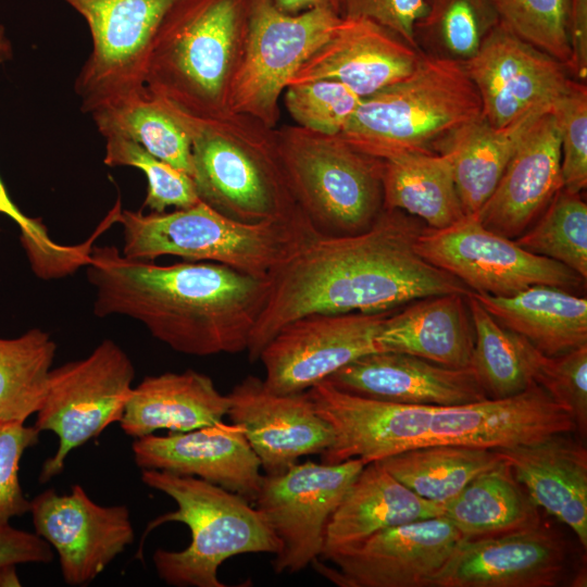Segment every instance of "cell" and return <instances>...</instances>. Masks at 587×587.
I'll list each match as a JSON object with an SVG mask.
<instances>
[{
    "mask_svg": "<svg viewBox=\"0 0 587 587\" xmlns=\"http://www.w3.org/2000/svg\"><path fill=\"white\" fill-rule=\"evenodd\" d=\"M425 226L401 210L380 211L370 228L317 235L268 275L266 303L251 332V362L288 323L310 314L385 313L420 298L473 292L425 261L415 242Z\"/></svg>",
    "mask_w": 587,
    "mask_h": 587,
    "instance_id": "1",
    "label": "cell"
},
{
    "mask_svg": "<svg viewBox=\"0 0 587 587\" xmlns=\"http://www.w3.org/2000/svg\"><path fill=\"white\" fill-rule=\"evenodd\" d=\"M86 267L93 313L124 315L173 350L196 357L246 351L268 296L267 277L216 262L159 265L93 246Z\"/></svg>",
    "mask_w": 587,
    "mask_h": 587,
    "instance_id": "2",
    "label": "cell"
},
{
    "mask_svg": "<svg viewBox=\"0 0 587 587\" xmlns=\"http://www.w3.org/2000/svg\"><path fill=\"white\" fill-rule=\"evenodd\" d=\"M251 0H175L152 39L146 92L198 118L227 114L242 61Z\"/></svg>",
    "mask_w": 587,
    "mask_h": 587,
    "instance_id": "3",
    "label": "cell"
},
{
    "mask_svg": "<svg viewBox=\"0 0 587 587\" xmlns=\"http://www.w3.org/2000/svg\"><path fill=\"white\" fill-rule=\"evenodd\" d=\"M165 105L190 137L200 201L245 223L303 214L279 161L275 128L241 113L198 118Z\"/></svg>",
    "mask_w": 587,
    "mask_h": 587,
    "instance_id": "4",
    "label": "cell"
},
{
    "mask_svg": "<svg viewBox=\"0 0 587 587\" xmlns=\"http://www.w3.org/2000/svg\"><path fill=\"white\" fill-rule=\"evenodd\" d=\"M483 117L462 62L421 54L407 77L362 98L338 137L379 160L440 151L462 126Z\"/></svg>",
    "mask_w": 587,
    "mask_h": 587,
    "instance_id": "5",
    "label": "cell"
},
{
    "mask_svg": "<svg viewBox=\"0 0 587 587\" xmlns=\"http://www.w3.org/2000/svg\"><path fill=\"white\" fill-rule=\"evenodd\" d=\"M122 254L153 261L175 255L185 261L227 265L255 277L267 275L303 245L320 235L305 214L290 220L245 223L202 201L172 212L130 211L122 208Z\"/></svg>",
    "mask_w": 587,
    "mask_h": 587,
    "instance_id": "6",
    "label": "cell"
},
{
    "mask_svg": "<svg viewBox=\"0 0 587 587\" xmlns=\"http://www.w3.org/2000/svg\"><path fill=\"white\" fill-rule=\"evenodd\" d=\"M145 485L171 497L177 504L172 512L151 521L142 537L170 522L188 526L191 541L180 551L158 549L153 563L158 576L175 587H225L220 565L243 553H272L280 545L264 515L243 497L195 476L159 470H141Z\"/></svg>",
    "mask_w": 587,
    "mask_h": 587,
    "instance_id": "7",
    "label": "cell"
},
{
    "mask_svg": "<svg viewBox=\"0 0 587 587\" xmlns=\"http://www.w3.org/2000/svg\"><path fill=\"white\" fill-rule=\"evenodd\" d=\"M275 132L290 191L315 230L344 236L370 228L383 210L382 160L337 135L298 125Z\"/></svg>",
    "mask_w": 587,
    "mask_h": 587,
    "instance_id": "8",
    "label": "cell"
},
{
    "mask_svg": "<svg viewBox=\"0 0 587 587\" xmlns=\"http://www.w3.org/2000/svg\"><path fill=\"white\" fill-rule=\"evenodd\" d=\"M134 377L132 360L112 339L102 340L86 358L51 370L34 426L54 433L59 446L43 462L40 483L63 472L72 450L121 420Z\"/></svg>",
    "mask_w": 587,
    "mask_h": 587,
    "instance_id": "9",
    "label": "cell"
},
{
    "mask_svg": "<svg viewBox=\"0 0 587 587\" xmlns=\"http://www.w3.org/2000/svg\"><path fill=\"white\" fill-rule=\"evenodd\" d=\"M340 17L326 8L289 14L275 0H251L248 36L229 93V111L276 128L279 100L290 79L330 37Z\"/></svg>",
    "mask_w": 587,
    "mask_h": 587,
    "instance_id": "10",
    "label": "cell"
},
{
    "mask_svg": "<svg viewBox=\"0 0 587 587\" xmlns=\"http://www.w3.org/2000/svg\"><path fill=\"white\" fill-rule=\"evenodd\" d=\"M86 21L91 52L76 79L80 109L92 113L146 92L154 34L175 0H61Z\"/></svg>",
    "mask_w": 587,
    "mask_h": 587,
    "instance_id": "11",
    "label": "cell"
},
{
    "mask_svg": "<svg viewBox=\"0 0 587 587\" xmlns=\"http://www.w3.org/2000/svg\"><path fill=\"white\" fill-rule=\"evenodd\" d=\"M415 249L425 261L453 275L473 292L496 297L512 296L535 285L572 290L584 279L564 264L487 229L475 214L440 229L425 226Z\"/></svg>",
    "mask_w": 587,
    "mask_h": 587,
    "instance_id": "12",
    "label": "cell"
},
{
    "mask_svg": "<svg viewBox=\"0 0 587 587\" xmlns=\"http://www.w3.org/2000/svg\"><path fill=\"white\" fill-rule=\"evenodd\" d=\"M364 465L360 459L334 464L307 461L262 476L253 504L280 545L271 562L276 574L298 573L320 559L326 525Z\"/></svg>",
    "mask_w": 587,
    "mask_h": 587,
    "instance_id": "13",
    "label": "cell"
},
{
    "mask_svg": "<svg viewBox=\"0 0 587 587\" xmlns=\"http://www.w3.org/2000/svg\"><path fill=\"white\" fill-rule=\"evenodd\" d=\"M462 536L445 516L385 528L360 544L315 560L319 574L340 587H429Z\"/></svg>",
    "mask_w": 587,
    "mask_h": 587,
    "instance_id": "14",
    "label": "cell"
},
{
    "mask_svg": "<svg viewBox=\"0 0 587 587\" xmlns=\"http://www.w3.org/2000/svg\"><path fill=\"white\" fill-rule=\"evenodd\" d=\"M389 313H317L288 323L260 353L264 385L276 394L303 392L355 359L379 351L375 337Z\"/></svg>",
    "mask_w": 587,
    "mask_h": 587,
    "instance_id": "15",
    "label": "cell"
},
{
    "mask_svg": "<svg viewBox=\"0 0 587 587\" xmlns=\"http://www.w3.org/2000/svg\"><path fill=\"white\" fill-rule=\"evenodd\" d=\"M29 512L35 533L55 549L70 586L91 583L135 539L126 505H100L77 484L70 494L46 489L30 500Z\"/></svg>",
    "mask_w": 587,
    "mask_h": 587,
    "instance_id": "16",
    "label": "cell"
},
{
    "mask_svg": "<svg viewBox=\"0 0 587 587\" xmlns=\"http://www.w3.org/2000/svg\"><path fill=\"white\" fill-rule=\"evenodd\" d=\"M463 65L478 91L483 117L495 127L507 126L538 109L551 111L572 83L563 63L500 23Z\"/></svg>",
    "mask_w": 587,
    "mask_h": 587,
    "instance_id": "17",
    "label": "cell"
},
{
    "mask_svg": "<svg viewBox=\"0 0 587 587\" xmlns=\"http://www.w3.org/2000/svg\"><path fill=\"white\" fill-rule=\"evenodd\" d=\"M564 540L540 524L462 539L429 587H555L565 578Z\"/></svg>",
    "mask_w": 587,
    "mask_h": 587,
    "instance_id": "18",
    "label": "cell"
},
{
    "mask_svg": "<svg viewBox=\"0 0 587 587\" xmlns=\"http://www.w3.org/2000/svg\"><path fill=\"white\" fill-rule=\"evenodd\" d=\"M227 415L240 425L266 475H278L301 457L322 454L334 441L330 425L307 391L276 394L248 375L227 395Z\"/></svg>",
    "mask_w": 587,
    "mask_h": 587,
    "instance_id": "19",
    "label": "cell"
},
{
    "mask_svg": "<svg viewBox=\"0 0 587 587\" xmlns=\"http://www.w3.org/2000/svg\"><path fill=\"white\" fill-rule=\"evenodd\" d=\"M133 455L141 470L195 476L254 501L262 480L259 458L245 429L223 421L167 436L135 438Z\"/></svg>",
    "mask_w": 587,
    "mask_h": 587,
    "instance_id": "20",
    "label": "cell"
},
{
    "mask_svg": "<svg viewBox=\"0 0 587 587\" xmlns=\"http://www.w3.org/2000/svg\"><path fill=\"white\" fill-rule=\"evenodd\" d=\"M421 54L369 18L341 16L330 37L300 66L288 85L333 79L365 98L410 75Z\"/></svg>",
    "mask_w": 587,
    "mask_h": 587,
    "instance_id": "21",
    "label": "cell"
},
{
    "mask_svg": "<svg viewBox=\"0 0 587 587\" xmlns=\"http://www.w3.org/2000/svg\"><path fill=\"white\" fill-rule=\"evenodd\" d=\"M339 390L405 404L455 405L488 398L474 371L392 351L362 355L327 379Z\"/></svg>",
    "mask_w": 587,
    "mask_h": 587,
    "instance_id": "22",
    "label": "cell"
},
{
    "mask_svg": "<svg viewBox=\"0 0 587 587\" xmlns=\"http://www.w3.org/2000/svg\"><path fill=\"white\" fill-rule=\"evenodd\" d=\"M562 187L559 127L547 112L525 133L475 215L487 229L513 239L529 228Z\"/></svg>",
    "mask_w": 587,
    "mask_h": 587,
    "instance_id": "23",
    "label": "cell"
},
{
    "mask_svg": "<svg viewBox=\"0 0 587 587\" xmlns=\"http://www.w3.org/2000/svg\"><path fill=\"white\" fill-rule=\"evenodd\" d=\"M571 433L496 449L534 503L567 525L587 548V451Z\"/></svg>",
    "mask_w": 587,
    "mask_h": 587,
    "instance_id": "24",
    "label": "cell"
},
{
    "mask_svg": "<svg viewBox=\"0 0 587 587\" xmlns=\"http://www.w3.org/2000/svg\"><path fill=\"white\" fill-rule=\"evenodd\" d=\"M442 504L421 498L378 462L363 466L333 512L320 558L349 549L385 528L441 516Z\"/></svg>",
    "mask_w": 587,
    "mask_h": 587,
    "instance_id": "25",
    "label": "cell"
},
{
    "mask_svg": "<svg viewBox=\"0 0 587 587\" xmlns=\"http://www.w3.org/2000/svg\"><path fill=\"white\" fill-rule=\"evenodd\" d=\"M228 408V396L210 376L193 370L167 372L132 388L118 423L134 438L159 429L183 433L223 421Z\"/></svg>",
    "mask_w": 587,
    "mask_h": 587,
    "instance_id": "26",
    "label": "cell"
},
{
    "mask_svg": "<svg viewBox=\"0 0 587 587\" xmlns=\"http://www.w3.org/2000/svg\"><path fill=\"white\" fill-rule=\"evenodd\" d=\"M375 342L379 351L407 353L452 369L469 367L474 328L467 296L446 294L412 301L383 320Z\"/></svg>",
    "mask_w": 587,
    "mask_h": 587,
    "instance_id": "27",
    "label": "cell"
},
{
    "mask_svg": "<svg viewBox=\"0 0 587 587\" xmlns=\"http://www.w3.org/2000/svg\"><path fill=\"white\" fill-rule=\"evenodd\" d=\"M472 295L497 322L548 357L587 345V300L566 289L535 285L507 297Z\"/></svg>",
    "mask_w": 587,
    "mask_h": 587,
    "instance_id": "28",
    "label": "cell"
},
{
    "mask_svg": "<svg viewBox=\"0 0 587 587\" xmlns=\"http://www.w3.org/2000/svg\"><path fill=\"white\" fill-rule=\"evenodd\" d=\"M550 112L538 109L503 126L484 117L471 122L446 141L439 152L450 157L465 215L476 214L495 190L508 162L533 123Z\"/></svg>",
    "mask_w": 587,
    "mask_h": 587,
    "instance_id": "29",
    "label": "cell"
},
{
    "mask_svg": "<svg viewBox=\"0 0 587 587\" xmlns=\"http://www.w3.org/2000/svg\"><path fill=\"white\" fill-rule=\"evenodd\" d=\"M383 208L401 210L430 228H445L465 216L450 157L415 152L382 160Z\"/></svg>",
    "mask_w": 587,
    "mask_h": 587,
    "instance_id": "30",
    "label": "cell"
},
{
    "mask_svg": "<svg viewBox=\"0 0 587 587\" xmlns=\"http://www.w3.org/2000/svg\"><path fill=\"white\" fill-rule=\"evenodd\" d=\"M463 539L498 536L540 524L538 507L502 460L442 504Z\"/></svg>",
    "mask_w": 587,
    "mask_h": 587,
    "instance_id": "31",
    "label": "cell"
},
{
    "mask_svg": "<svg viewBox=\"0 0 587 587\" xmlns=\"http://www.w3.org/2000/svg\"><path fill=\"white\" fill-rule=\"evenodd\" d=\"M467 305L474 328L470 367L488 398L512 397L537 384L546 354L497 322L472 292L467 295Z\"/></svg>",
    "mask_w": 587,
    "mask_h": 587,
    "instance_id": "32",
    "label": "cell"
},
{
    "mask_svg": "<svg viewBox=\"0 0 587 587\" xmlns=\"http://www.w3.org/2000/svg\"><path fill=\"white\" fill-rule=\"evenodd\" d=\"M502 460L496 449L430 445L376 462L421 498L444 504L477 475L497 466Z\"/></svg>",
    "mask_w": 587,
    "mask_h": 587,
    "instance_id": "33",
    "label": "cell"
},
{
    "mask_svg": "<svg viewBox=\"0 0 587 587\" xmlns=\"http://www.w3.org/2000/svg\"><path fill=\"white\" fill-rule=\"evenodd\" d=\"M102 136L129 138L158 159L192 175L191 140L168 108L147 92L92 113Z\"/></svg>",
    "mask_w": 587,
    "mask_h": 587,
    "instance_id": "34",
    "label": "cell"
},
{
    "mask_svg": "<svg viewBox=\"0 0 587 587\" xmlns=\"http://www.w3.org/2000/svg\"><path fill=\"white\" fill-rule=\"evenodd\" d=\"M57 345L40 328L0 338V422L25 423L48 390Z\"/></svg>",
    "mask_w": 587,
    "mask_h": 587,
    "instance_id": "35",
    "label": "cell"
},
{
    "mask_svg": "<svg viewBox=\"0 0 587 587\" xmlns=\"http://www.w3.org/2000/svg\"><path fill=\"white\" fill-rule=\"evenodd\" d=\"M498 23L490 0H427L426 12L415 24V40L432 47L433 55L463 63Z\"/></svg>",
    "mask_w": 587,
    "mask_h": 587,
    "instance_id": "36",
    "label": "cell"
},
{
    "mask_svg": "<svg viewBox=\"0 0 587 587\" xmlns=\"http://www.w3.org/2000/svg\"><path fill=\"white\" fill-rule=\"evenodd\" d=\"M514 241L521 248L558 261L587 277V205L579 193L561 188L542 216Z\"/></svg>",
    "mask_w": 587,
    "mask_h": 587,
    "instance_id": "37",
    "label": "cell"
},
{
    "mask_svg": "<svg viewBox=\"0 0 587 587\" xmlns=\"http://www.w3.org/2000/svg\"><path fill=\"white\" fill-rule=\"evenodd\" d=\"M12 58V46L5 27L0 24V63ZM0 214L13 220L20 228V241L32 271L41 279L68 276L84 267L90 254L89 241L62 245L54 241L41 218L24 214L10 198L0 178Z\"/></svg>",
    "mask_w": 587,
    "mask_h": 587,
    "instance_id": "38",
    "label": "cell"
},
{
    "mask_svg": "<svg viewBox=\"0 0 587 587\" xmlns=\"http://www.w3.org/2000/svg\"><path fill=\"white\" fill-rule=\"evenodd\" d=\"M104 138V164L133 166L145 173L148 189L142 209L160 213L168 207L185 209L199 201L193 180L187 173L158 159L129 138L115 134Z\"/></svg>",
    "mask_w": 587,
    "mask_h": 587,
    "instance_id": "39",
    "label": "cell"
},
{
    "mask_svg": "<svg viewBox=\"0 0 587 587\" xmlns=\"http://www.w3.org/2000/svg\"><path fill=\"white\" fill-rule=\"evenodd\" d=\"M499 23L566 67L571 59L569 0H490Z\"/></svg>",
    "mask_w": 587,
    "mask_h": 587,
    "instance_id": "40",
    "label": "cell"
},
{
    "mask_svg": "<svg viewBox=\"0 0 587 587\" xmlns=\"http://www.w3.org/2000/svg\"><path fill=\"white\" fill-rule=\"evenodd\" d=\"M283 99L296 125L326 135H339L362 100L333 79L288 85Z\"/></svg>",
    "mask_w": 587,
    "mask_h": 587,
    "instance_id": "41",
    "label": "cell"
},
{
    "mask_svg": "<svg viewBox=\"0 0 587 587\" xmlns=\"http://www.w3.org/2000/svg\"><path fill=\"white\" fill-rule=\"evenodd\" d=\"M550 112L560 133L562 188L572 193H580L587 185L586 84L572 80Z\"/></svg>",
    "mask_w": 587,
    "mask_h": 587,
    "instance_id": "42",
    "label": "cell"
},
{
    "mask_svg": "<svg viewBox=\"0 0 587 587\" xmlns=\"http://www.w3.org/2000/svg\"><path fill=\"white\" fill-rule=\"evenodd\" d=\"M536 383L571 413L576 430L587 429V345L557 357L545 355Z\"/></svg>",
    "mask_w": 587,
    "mask_h": 587,
    "instance_id": "43",
    "label": "cell"
},
{
    "mask_svg": "<svg viewBox=\"0 0 587 587\" xmlns=\"http://www.w3.org/2000/svg\"><path fill=\"white\" fill-rule=\"evenodd\" d=\"M40 432L24 423L0 422V526L30 509L18 479L24 452L39 442Z\"/></svg>",
    "mask_w": 587,
    "mask_h": 587,
    "instance_id": "44",
    "label": "cell"
},
{
    "mask_svg": "<svg viewBox=\"0 0 587 587\" xmlns=\"http://www.w3.org/2000/svg\"><path fill=\"white\" fill-rule=\"evenodd\" d=\"M426 9L427 0H346L341 16L369 18L417 50L415 24Z\"/></svg>",
    "mask_w": 587,
    "mask_h": 587,
    "instance_id": "45",
    "label": "cell"
},
{
    "mask_svg": "<svg viewBox=\"0 0 587 587\" xmlns=\"http://www.w3.org/2000/svg\"><path fill=\"white\" fill-rule=\"evenodd\" d=\"M53 560L51 546L36 533L0 526V566L24 563H49Z\"/></svg>",
    "mask_w": 587,
    "mask_h": 587,
    "instance_id": "46",
    "label": "cell"
},
{
    "mask_svg": "<svg viewBox=\"0 0 587 587\" xmlns=\"http://www.w3.org/2000/svg\"><path fill=\"white\" fill-rule=\"evenodd\" d=\"M567 33L571 59L567 70L578 79L587 78V0H569Z\"/></svg>",
    "mask_w": 587,
    "mask_h": 587,
    "instance_id": "47",
    "label": "cell"
},
{
    "mask_svg": "<svg viewBox=\"0 0 587 587\" xmlns=\"http://www.w3.org/2000/svg\"><path fill=\"white\" fill-rule=\"evenodd\" d=\"M346 0H275L276 5L286 13L296 14L316 8H326L341 15Z\"/></svg>",
    "mask_w": 587,
    "mask_h": 587,
    "instance_id": "48",
    "label": "cell"
},
{
    "mask_svg": "<svg viewBox=\"0 0 587 587\" xmlns=\"http://www.w3.org/2000/svg\"><path fill=\"white\" fill-rule=\"evenodd\" d=\"M21 586V582L16 574V565L8 564L0 566V587Z\"/></svg>",
    "mask_w": 587,
    "mask_h": 587,
    "instance_id": "49",
    "label": "cell"
}]
</instances>
